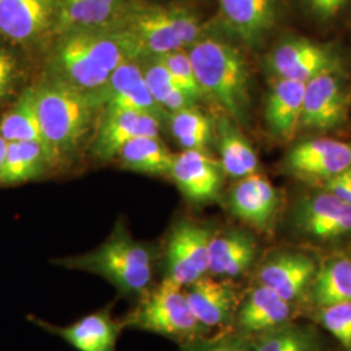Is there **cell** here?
Here are the masks:
<instances>
[{"mask_svg": "<svg viewBox=\"0 0 351 351\" xmlns=\"http://www.w3.org/2000/svg\"><path fill=\"white\" fill-rule=\"evenodd\" d=\"M129 60L137 59L117 30L73 32L58 37L51 52L50 78L80 91L97 93L113 71Z\"/></svg>", "mask_w": 351, "mask_h": 351, "instance_id": "6da1fadb", "label": "cell"}, {"mask_svg": "<svg viewBox=\"0 0 351 351\" xmlns=\"http://www.w3.org/2000/svg\"><path fill=\"white\" fill-rule=\"evenodd\" d=\"M53 263L98 275L112 284L120 295L138 302L152 288L156 252L150 245L133 239L119 220L110 237L95 250L56 259Z\"/></svg>", "mask_w": 351, "mask_h": 351, "instance_id": "7a4b0ae2", "label": "cell"}, {"mask_svg": "<svg viewBox=\"0 0 351 351\" xmlns=\"http://www.w3.org/2000/svg\"><path fill=\"white\" fill-rule=\"evenodd\" d=\"M110 29L125 38L137 60L186 50L204 37L198 16L181 5L143 4L132 0L120 21Z\"/></svg>", "mask_w": 351, "mask_h": 351, "instance_id": "3957f363", "label": "cell"}, {"mask_svg": "<svg viewBox=\"0 0 351 351\" xmlns=\"http://www.w3.org/2000/svg\"><path fill=\"white\" fill-rule=\"evenodd\" d=\"M203 95L217 101L229 119L246 124L250 110V73L243 55L219 38L202 37L188 49Z\"/></svg>", "mask_w": 351, "mask_h": 351, "instance_id": "277c9868", "label": "cell"}, {"mask_svg": "<svg viewBox=\"0 0 351 351\" xmlns=\"http://www.w3.org/2000/svg\"><path fill=\"white\" fill-rule=\"evenodd\" d=\"M38 119L55 156L75 150L101 110L94 93H85L56 80L34 88Z\"/></svg>", "mask_w": 351, "mask_h": 351, "instance_id": "5b68a950", "label": "cell"}, {"mask_svg": "<svg viewBox=\"0 0 351 351\" xmlns=\"http://www.w3.org/2000/svg\"><path fill=\"white\" fill-rule=\"evenodd\" d=\"M121 322L125 329L150 332L181 345L210 332L193 314L184 288L168 278L152 287Z\"/></svg>", "mask_w": 351, "mask_h": 351, "instance_id": "8992f818", "label": "cell"}, {"mask_svg": "<svg viewBox=\"0 0 351 351\" xmlns=\"http://www.w3.org/2000/svg\"><path fill=\"white\" fill-rule=\"evenodd\" d=\"M213 233L194 221L177 223L167 239L164 278L185 288L208 275V247Z\"/></svg>", "mask_w": 351, "mask_h": 351, "instance_id": "52a82bcc", "label": "cell"}, {"mask_svg": "<svg viewBox=\"0 0 351 351\" xmlns=\"http://www.w3.org/2000/svg\"><path fill=\"white\" fill-rule=\"evenodd\" d=\"M349 101L339 71L316 75L304 84L302 125L317 130L337 128L348 117Z\"/></svg>", "mask_w": 351, "mask_h": 351, "instance_id": "ba28073f", "label": "cell"}, {"mask_svg": "<svg viewBox=\"0 0 351 351\" xmlns=\"http://www.w3.org/2000/svg\"><path fill=\"white\" fill-rule=\"evenodd\" d=\"M94 94L101 110L150 113L163 124L169 117V113L165 112L152 98L139 60H129L117 66L107 84Z\"/></svg>", "mask_w": 351, "mask_h": 351, "instance_id": "9c48e42d", "label": "cell"}, {"mask_svg": "<svg viewBox=\"0 0 351 351\" xmlns=\"http://www.w3.org/2000/svg\"><path fill=\"white\" fill-rule=\"evenodd\" d=\"M268 64L278 78L303 84L329 71H339L337 58L332 51L304 38L282 40L269 53Z\"/></svg>", "mask_w": 351, "mask_h": 351, "instance_id": "30bf717a", "label": "cell"}, {"mask_svg": "<svg viewBox=\"0 0 351 351\" xmlns=\"http://www.w3.org/2000/svg\"><path fill=\"white\" fill-rule=\"evenodd\" d=\"M294 226L310 239L332 241L351 234V204L329 191L298 202Z\"/></svg>", "mask_w": 351, "mask_h": 351, "instance_id": "8fae6325", "label": "cell"}, {"mask_svg": "<svg viewBox=\"0 0 351 351\" xmlns=\"http://www.w3.org/2000/svg\"><path fill=\"white\" fill-rule=\"evenodd\" d=\"M55 36L53 0H0V37L33 45Z\"/></svg>", "mask_w": 351, "mask_h": 351, "instance_id": "7c38bea8", "label": "cell"}, {"mask_svg": "<svg viewBox=\"0 0 351 351\" xmlns=\"http://www.w3.org/2000/svg\"><path fill=\"white\" fill-rule=\"evenodd\" d=\"M317 265L314 259L298 251L277 252L259 267V285L271 289L282 300L301 301L311 288Z\"/></svg>", "mask_w": 351, "mask_h": 351, "instance_id": "4fadbf2b", "label": "cell"}, {"mask_svg": "<svg viewBox=\"0 0 351 351\" xmlns=\"http://www.w3.org/2000/svg\"><path fill=\"white\" fill-rule=\"evenodd\" d=\"M162 121L150 113L103 110L93 154L101 160L117 158L128 142L138 137H159Z\"/></svg>", "mask_w": 351, "mask_h": 351, "instance_id": "5bb4252c", "label": "cell"}, {"mask_svg": "<svg viewBox=\"0 0 351 351\" xmlns=\"http://www.w3.org/2000/svg\"><path fill=\"white\" fill-rule=\"evenodd\" d=\"M184 291L193 314L206 328L234 322L239 303L236 288L229 280L206 275L185 287Z\"/></svg>", "mask_w": 351, "mask_h": 351, "instance_id": "9a60e30c", "label": "cell"}, {"mask_svg": "<svg viewBox=\"0 0 351 351\" xmlns=\"http://www.w3.org/2000/svg\"><path fill=\"white\" fill-rule=\"evenodd\" d=\"M221 164L203 150H184L176 154L169 177L189 201L213 202L221 189Z\"/></svg>", "mask_w": 351, "mask_h": 351, "instance_id": "2e32d148", "label": "cell"}, {"mask_svg": "<svg viewBox=\"0 0 351 351\" xmlns=\"http://www.w3.org/2000/svg\"><path fill=\"white\" fill-rule=\"evenodd\" d=\"M111 307L107 306L66 326H53L37 317L33 322L46 332L63 339L75 350L114 351L117 339L125 328L121 320L113 319Z\"/></svg>", "mask_w": 351, "mask_h": 351, "instance_id": "e0dca14e", "label": "cell"}, {"mask_svg": "<svg viewBox=\"0 0 351 351\" xmlns=\"http://www.w3.org/2000/svg\"><path fill=\"white\" fill-rule=\"evenodd\" d=\"M132 0H53L55 36L110 29L116 25Z\"/></svg>", "mask_w": 351, "mask_h": 351, "instance_id": "ac0fdd59", "label": "cell"}, {"mask_svg": "<svg viewBox=\"0 0 351 351\" xmlns=\"http://www.w3.org/2000/svg\"><path fill=\"white\" fill-rule=\"evenodd\" d=\"M226 29L249 47H258L276 25L277 0H219Z\"/></svg>", "mask_w": 351, "mask_h": 351, "instance_id": "d6986e66", "label": "cell"}, {"mask_svg": "<svg viewBox=\"0 0 351 351\" xmlns=\"http://www.w3.org/2000/svg\"><path fill=\"white\" fill-rule=\"evenodd\" d=\"M287 163L298 176L326 180L350 168L351 145L332 138L310 139L290 151Z\"/></svg>", "mask_w": 351, "mask_h": 351, "instance_id": "ffe728a7", "label": "cell"}, {"mask_svg": "<svg viewBox=\"0 0 351 351\" xmlns=\"http://www.w3.org/2000/svg\"><path fill=\"white\" fill-rule=\"evenodd\" d=\"M228 204L239 220L265 230L274 223L278 197L274 185L255 172L241 178L239 184L230 190Z\"/></svg>", "mask_w": 351, "mask_h": 351, "instance_id": "44dd1931", "label": "cell"}, {"mask_svg": "<svg viewBox=\"0 0 351 351\" xmlns=\"http://www.w3.org/2000/svg\"><path fill=\"white\" fill-rule=\"evenodd\" d=\"M291 316V303L282 300L274 290L258 285L239 303L234 322L239 333L251 339L287 324Z\"/></svg>", "mask_w": 351, "mask_h": 351, "instance_id": "7402d4cb", "label": "cell"}, {"mask_svg": "<svg viewBox=\"0 0 351 351\" xmlns=\"http://www.w3.org/2000/svg\"><path fill=\"white\" fill-rule=\"evenodd\" d=\"M258 245L250 233L230 229L213 234L208 247V275L234 278L243 275L256 258Z\"/></svg>", "mask_w": 351, "mask_h": 351, "instance_id": "603a6c76", "label": "cell"}, {"mask_svg": "<svg viewBox=\"0 0 351 351\" xmlns=\"http://www.w3.org/2000/svg\"><path fill=\"white\" fill-rule=\"evenodd\" d=\"M304 84L278 78L269 91L265 106V121L271 133L281 139H291L302 125Z\"/></svg>", "mask_w": 351, "mask_h": 351, "instance_id": "cb8c5ba5", "label": "cell"}, {"mask_svg": "<svg viewBox=\"0 0 351 351\" xmlns=\"http://www.w3.org/2000/svg\"><path fill=\"white\" fill-rule=\"evenodd\" d=\"M0 134L7 142L32 141L37 142L49 154L51 162L58 158L50 147L47 139L45 138L42 126L38 119L34 88H27L19 98L12 110L0 121Z\"/></svg>", "mask_w": 351, "mask_h": 351, "instance_id": "d4e9b609", "label": "cell"}, {"mask_svg": "<svg viewBox=\"0 0 351 351\" xmlns=\"http://www.w3.org/2000/svg\"><path fill=\"white\" fill-rule=\"evenodd\" d=\"M230 120L229 117H220L216 125L220 164L226 175L243 178L256 172L258 158L247 139Z\"/></svg>", "mask_w": 351, "mask_h": 351, "instance_id": "484cf974", "label": "cell"}, {"mask_svg": "<svg viewBox=\"0 0 351 351\" xmlns=\"http://www.w3.org/2000/svg\"><path fill=\"white\" fill-rule=\"evenodd\" d=\"M175 155L159 137H138L128 142L117 158L129 171L146 175L169 176Z\"/></svg>", "mask_w": 351, "mask_h": 351, "instance_id": "4316f807", "label": "cell"}, {"mask_svg": "<svg viewBox=\"0 0 351 351\" xmlns=\"http://www.w3.org/2000/svg\"><path fill=\"white\" fill-rule=\"evenodd\" d=\"M50 162L49 154L37 142H8L5 159L0 169V184L14 185L32 181L43 173Z\"/></svg>", "mask_w": 351, "mask_h": 351, "instance_id": "83f0119b", "label": "cell"}, {"mask_svg": "<svg viewBox=\"0 0 351 351\" xmlns=\"http://www.w3.org/2000/svg\"><path fill=\"white\" fill-rule=\"evenodd\" d=\"M311 297L319 307L351 301V259L345 255L330 258L316 269Z\"/></svg>", "mask_w": 351, "mask_h": 351, "instance_id": "f1b7e54d", "label": "cell"}, {"mask_svg": "<svg viewBox=\"0 0 351 351\" xmlns=\"http://www.w3.org/2000/svg\"><path fill=\"white\" fill-rule=\"evenodd\" d=\"M251 343L254 351H323V341L315 326L291 322L251 337Z\"/></svg>", "mask_w": 351, "mask_h": 351, "instance_id": "f546056e", "label": "cell"}, {"mask_svg": "<svg viewBox=\"0 0 351 351\" xmlns=\"http://www.w3.org/2000/svg\"><path fill=\"white\" fill-rule=\"evenodd\" d=\"M142 71L152 98L171 113L194 107V101L176 84L173 77L158 59H142Z\"/></svg>", "mask_w": 351, "mask_h": 351, "instance_id": "4dcf8cb0", "label": "cell"}, {"mask_svg": "<svg viewBox=\"0 0 351 351\" xmlns=\"http://www.w3.org/2000/svg\"><path fill=\"white\" fill-rule=\"evenodd\" d=\"M173 137L185 150H203L213 136L211 120L194 107L169 114Z\"/></svg>", "mask_w": 351, "mask_h": 351, "instance_id": "1f68e13d", "label": "cell"}, {"mask_svg": "<svg viewBox=\"0 0 351 351\" xmlns=\"http://www.w3.org/2000/svg\"><path fill=\"white\" fill-rule=\"evenodd\" d=\"M154 59H158L163 64L167 71L173 77L176 84L182 88L193 101H198L203 97V91L197 81L188 51H173Z\"/></svg>", "mask_w": 351, "mask_h": 351, "instance_id": "d6a6232c", "label": "cell"}, {"mask_svg": "<svg viewBox=\"0 0 351 351\" xmlns=\"http://www.w3.org/2000/svg\"><path fill=\"white\" fill-rule=\"evenodd\" d=\"M319 322L343 349L351 351V301L320 307Z\"/></svg>", "mask_w": 351, "mask_h": 351, "instance_id": "836d02e7", "label": "cell"}, {"mask_svg": "<svg viewBox=\"0 0 351 351\" xmlns=\"http://www.w3.org/2000/svg\"><path fill=\"white\" fill-rule=\"evenodd\" d=\"M181 351H254L250 337L241 333L221 335L216 337L203 336L181 345Z\"/></svg>", "mask_w": 351, "mask_h": 351, "instance_id": "e575fe53", "label": "cell"}, {"mask_svg": "<svg viewBox=\"0 0 351 351\" xmlns=\"http://www.w3.org/2000/svg\"><path fill=\"white\" fill-rule=\"evenodd\" d=\"M17 77V60L12 52L0 47V101L12 91Z\"/></svg>", "mask_w": 351, "mask_h": 351, "instance_id": "d590c367", "label": "cell"}, {"mask_svg": "<svg viewBox=\"0 0 351 351\" xmlns=\"http://www.w3.org/2000/svg\"><path fill=\"white\" fill-rule=\"evenodd\" d=\"M310 11L320 20H330L336 17L345 7L346 0H303Z\"/></svg>", "mask_w": 351, "mask_h": 351, "instance_id": "8d00e7d4", "label": "cell"}, {"mask_svg": "<svg viewBox=\"0 0 351 351\" xmlns=\"http://www.w3.org/2000/svg\"><path fill=\"white\" fill-rule=\"evenodd\" d=\"M7 146H8V142H7L5 139L3 138V136L0 134V169H1V167H3L4 159H5Z\"/></svg>", "mask_w": 351, "mask_h": 351, "instance_id": "74e56055", "label": "cell"}, {"mask_svg": "<svg viewBox=\"0 0 351 351\" xmlns=\"http://www.w3.org/2000/svg\"><path fill=\"white\" fill-rule=\"evenodd\" d=\"M341 176H342V177H343V180L346 181V184H348V186H349L351 191V167L350 168H348L346 171L341 172Z\"/></svg>", "mask_w": 351, "mask_h": 351, "instance_id": "f35d334b", "label": "cell"}]
</instances>
